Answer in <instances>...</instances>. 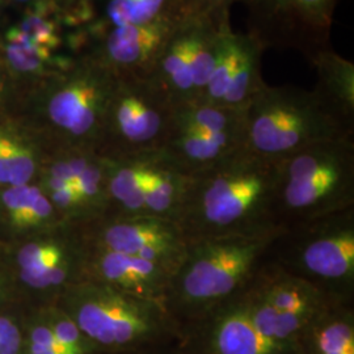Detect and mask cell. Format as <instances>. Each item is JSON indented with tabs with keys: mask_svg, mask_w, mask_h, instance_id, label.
Listing matches in <instances>:
<instances>
[{
	"mask_svg": "<svg viewBox=\"0 0 354 354\" xmlns=\"http://www.w3.org/2000/svg\"><path fill=\"white\" fill-rule=\"evenodd\" d=\"M82 201L74 185H68L64 189L57 190L53 193V203L58 205L59 207H70Z\"/></svg>",
	"mask_w": 354,
	"mask_h": 354,
	"instance_id": "31",
	"label": "cell"
},
{
	"mask_svg": "<svg viewBox=\"0 0 354 354\" xmlns=\"http://www.w3.org/2000/svg\"><path fill=\"white\" fill-rule=\"evenodd\" d=\"M339 0H241L247 33L264 49H292L310 61L330 46V28Z\"/></svg>",
	"mask_w": 354,
	"mask_h": 354,
	"instance_id": "6",
	"label": "cell"
},
{
	"mask_svg": "<svg viewBox=\"0 0 354 354\" xmlns=\"http://www.w3.org/2000/svg\"><path fill=\"white\" fill-rule=\"evenodd\" d=\"M317 70V96L352 127L354 109V64L328 46L308 61Z\"/></svg>",
	"mask_w": 354,
	"mask_h": 354,
	"instance_id": "15",
	"label": "cell"
},
{
	"mask_svg": "<svg viewBox=\"0 0 354 354\" xmlns=\"http://www.w3.org/2000/svg\"><path fill=\"white\" fill-rule=\"evenodd\" d=\"M51 214V203L45 196H42V193L38 196L36 203L33 205L30 213L26 218L24 227L29 226H36L39 225L44 219H46Z\"/></svg>",
	"mask_w": 354,
	"mask_h": 354,
	"instance_id": "29",
	"label": "cell"
},
{
	"mask_svg": "<svg viewBox=\"0 0 354 354\" xmlns=\"http://www.w3.org/2000/svg\"><path fill=\"white\" fill-rule=\"evenodd\" d=\"M74 322L89 340L117 349L150 348L175 328L163 304L117 294H100L82 302Z\"/></svg>",
	"mask_w": 354,
	"mask_h": 354,
	"instance_id": "7",
	"label": "cell"
},
{
	"mask_svg": "<svg viewBox=\"0 0 354 354\" xmlns=\"http://www.w3.org/2000/svg\"><path fill=\"white\" fill-rule=\"evenodd\" d=\"M20 134L11 127L0 125V184H7V156L13 140Z\"/></svg>",
	"mask_w": 354,
	"mask_h": 354,
	"instance_id": "27",
	"label": "cell"
},
{
	"mask_svg": "<svg viewBox=\"0 0 354 354\" xmlns=\"http://www.w3.org/2000/svg\"><path fill=\"white\" fill-rule=\"evenodd\" d=\"M13 327H16V326L13 324L10 319H7V317H0V339H1L3 336H6Z\"/></svg>",
	"mask_w": 354,
	"mask_h": 354,
	"instance_id": "35",
	"label": "cell"
},
{
	"mask_svg": "<svg viewBox=\"0 0 354 354\" xmlns=\"http://www.w3.org/2000/svg\"><path fill=\"white\" fill-rule=\"evenodd\" d=\"M181 21L106 26L87 51L115 75L149 76L167 39Z\"/></svg>",
	"mask_w": 354,
	"mask_h": 354,
	"instance_id": "11",
	"label": "cell"
},
{
	"mask_svg": "<svg viewBox=\"0 0 354 354\" xmlns=\"http://www.w3.org/2000/svg\"><path fill=\"white\" fill-rule=\"evenodd\" d=\"M26 138L20 134L13 140L7 156V184L12 187L28 185L37 169L36 149Z\"/></svg>",
	"mask_w": 354,
	"mask_h": 354,
	"instance_id": "22",
	"label": "cell"
},
{
	"mask_svg": "<svg viewBox=\"0 0 354 354\" xmlns=\"http://www.w3.org/2000/svg\"><path fill=\"white\" fill-rule=\"evenodd\" d=\"M345 124L314 91L266 84L244 111V149L277 163L329 140L349 138Z\"/></svg>",
	"mask_w": 354,
	"mask_h": 354,
	"instance_id": "1",
	"label": "cell"
},
{
	"mask_svg": "<svg viewBox=\"0 0 354 354\" xmlns=\"http://www.w3.org/2000/svg\"><path fill=\"white\" fill-rule=\"evenodd\" d=\"M259 292L279 313H290L301 317H311L323 306L319 292L306 281L299 279H282L263 286Z\"/></svg>",
	"mask_w": 354,
	"mask_h": 354,
	"instance_id": "20",
	"label": "cell"
},
{
	"mask_svg": "<svg viewBox=\"0 0 354 354\" xmlns=\"http://www.w3.org/2000/svg\"><path fill=\"white\" fill-rule=\"evenodd\" d=\"M1 8H3V7H1V4H0V11H1ZM1 33H3V30L0 29V39H1Z\"/></svg>",
	"mask_w": 354,
	"mask_h": 354,
	"instance_id": "37",
	"label": "cell"
},
{
	"mask_svg": "<svg viewBox=\"0 0 354 354\" xmlns=\"http://www.w3.org/2000/svg\"><path fill=\"white\" fill-rule=\"evenodd\" d=\"M302 264L313 276L342 281L353 276V230L340 228L311 239L302 251Z\"/></svg>",
	"mask_w": 354,
	"mask_h": 354,
	"instance_id": "16",
	"label": "cell"
},
{
	"mask_svg": "<svg viewBox=\"0 0 354 354\" xmlns=\"http://www.w3.org/2000/svg\"><path fill=\"white\" fill-rule=\"evenodd\" d=\"M17 93V86L8 74L7 68L0 61V112L6 106L7 102Z\"/></svg>",
	"mask_w": 354,
	"mask_h": 354,
	"instance_id": "30",
	"label": "cell"
},
{
	"mask_svg": "<svg viewBox=\"0 0 354 354\" xmlns=\"http://www.w3.org/2000/svg\"><path fill=\"white\" fill-rule=\"evenodd\" d=\"M66 274H67L66 269L59 264V266H54L53 269L39 274V276L23 279V281L32 288L41 289V288H48V286H54V285L62 283L64 279H66Z\"/></svg>",
	"mask_w": 354,
	"mask_h": 354,
	"instance_id": "28",
	"label": "cell"
},
{
	"mask_svg": "<svg viewBox=\"0 0 354 354\" xmlns=\"http://www.w3.org/2000/svg\"><path fill=\"white\" fill-rule=\"evenodd\" d=\"M102 137L111 134L127 155L160 151L174 105L150 76L115 75Z\"/></svg>",
	"mask_w": 354,
	"mask_h": 354,
	"instance_id": "5",
	"label": "cell"
},
{
	"mask_svg": "<svg viewBox=\"0 0 354 354\" xmlns=\"http://www.w3.org/2000/svg\"><path fill=\"white\" fill-rule=\"evenodd\" d=\"M57 0H50L23 10V16L13 24L29 41L51 51L61 45V20Z\"/></svg>",
	"mask_w": 354,
	"mask_h": 354,
	"instance_id": "21",
	"label": "cell"
},
{
	"mask_svg": "<svg viewBox=\"0 0 354 354\" xmlns=\"http://www.w3.org/2000/svg\"><path fill=\"white\" fill-rule=\"evenodd\" d=\"M299 344L302 354H354L352 314L323 306L306 324Z\"/></svg>",
	"mask_w": 354,
	"mask_h": 354,
	"instance_id": "18",
	"label": "cell"
},
{
	"mask_svg": "<svg viewBox=\"0 0 354 354\" xmlns=\"http://www.w3.org/2000/svg\"><path fill=\"white\" fill-rule=\"evenodd\" d=\"M108 251L138 256L168 268L177 253H181V235L176 226L160 218H146L118 223L106 230Z\"/></svg>",
	"mask_w": 354,
	"mask_h": 354,
	"instance_id": "12",
	"label": "cell"
},
{
	"mask_svg": "<svg viewBox=\"0 0 354 354\" xmlns=\"http://www.w3.org/2000/svg\"><path fill=\"white\" fill-rule=\"evenodd\" d=\"M115 77L112 70L86 51L61 70L17 92L32 93L51 130L73 146L86 149L102 138Z\"/></svg>",
	"mask_w": 354,
	"mask_h": 354,
	"instance_id": "2",
	"label": "cell"
},
{
	"mask_svg": "<svg viewBox=\"0 0 354 354\" xmlns=\"http://www.w3.org/2000/svg\"><path fill=\"white\" fill-rule=\"evenodd\" d=\"M198 174L203 180L200 216L207 226L215 228L234 227L245 222L266 201L269 189L279 183L276 163L245 149Z\"/></svg>",
	"mask_w": 354,
	"mask_h": 354,
	"instance_id": "4",
	"label": "cell"
},
{
	"mask_svg": "<svg viewBox=\"0 0 354 354\" xmlns=\"http://www.w3.org/2000/svg\"><path fill=\"white\" fill-rule=\"evenodd\" d=\"M102 276L127 291L129 295L160 304V291L165 282L167 269L158 263L138 256H127L108 251L100 263Z\"/></svg>",
	"mask_w": 354,
	"mask_h": 354,
	"instance_id": "17",
	"label": "cell"
},
{
	"mask_svg": "<svg viewBox=\"0 0 354 354\" xmlns=\"http://www.w3.org/2000/svg\"><path fill=\"white\" fill-rule=\"evenodd\" d=\"M221 26L205 16H189L167 39L149 76L174 106L203 97L213 71Z\"/></svg>",
	"mask_w": 354,
	"mask_h": 354,
	"instance_id": "8",
	"label": "cell"
},
{
	"mask_svg": "<svg viewBox=\"0 0 354 354\" xmlns=\"http://www.w3.org/2000/svg\"><path fill=\"white\" fill-rule=\"evenodd\" d=\"M193 16H205L216 24L230 23L231 7L241 0H185Z\"/></svg>",
	"mask_w": 354,
	"mask_h": 354,
	"instance_id": "24",
	"label": "cell"
},
{
	"mask_svg": "<svg viewBox=\"0 0 354 354\" xmlns=\"http://www.w3.org/2000/svg\"><path fill=\"white\" fill-rule=\"evenodd\" d=\"M264 53V46L250 33L232 30L230 23L222 24L213 71L198 102L244 112L266 86L261 75Z\"/></svg>",
	"mask_w": 354,
	"mask_h": 354,
	"instance_id": "9",
	"label": "cell"
},
{
	"mask_svg": "<svg viewBox=\"0 0 354 354\" xmlns=\"http://www.w3.org/2000/svg\"><path fill=\"white\" fill-rule=\"evenodd\" d=\"M46 1H50V0H0V4H1L3 8L16 7V8L26 10L29 7L38 6V4H42V3H46Z\"/></svg>",
	"mask_w": 354,
	"mask_h": 354,
	"instance_id": "33",
	"label": "cell"
},
{
	"mask_svg": "<svg viewBox=\"0 0 354 354\" xmlns=\"http://www.w3.org/2000/svg\"><path fill=\"white\" fill-rule=\"evenodd\" d=\"M53 332L59 342L61 345H64L67 351H70L74 354L86 353L84 348V342H83V333L80 329L77 328L75 322L71 319H62L57 322L53 327Z\"/></svg>",
	"mask_w": 354,
	"mask_h": 354,
	"instance_id": "25",
	"label": "cell"
},
{
	"mask_svg": "<svg viewBox=\"0 0 354 354\" xmlns=\"http://www.w3.org/2000/svg\"><path fill=\"white\" fill-rule=\"evenodd\" d=\"M0 61L16 83L17 89L36 83L68 64V61H61L55 55V51L29 41L13 26L1 33Z\"/></svg>",
	"mask_w": 354,
	"mask_h": 354,
	"instance_id": "14",
	"label": "cell"
},
{
	"mask_svg": "<svg viewBox=\"0 0 354 354\" xmlns=\"http://www.w3.org/2000/svg\"><path fill=\"white\" fill-rule=\"evenodd\" d=\"M48 185L53 192H57V190L64 189L66 187L71 185V183L68 181H64L61 178H54V177H49V181H48Z\"/></svg>",
	"mask_w": 354,
	"mask_h": 354,
	"instance_id": "34",
	"label": "cell"
},
{
	"mask_svg": "<svg viewBox=\"0 0 354 354\" xmlns=\"http://www.w3.org/2000/svg\"><path fill=\"white\" fill-rule=\"evenodd\" d=\"M102 11L108 26H146L193 16L185 0H102Z\"/></svg>",
	"mask_w": 354,
	"mask_h": 354,
	"instance_id": "19",
	"label": "cell"
},
{
	"mask_svg": "<svg viewBox=\"0 0 354 354\" xmlns=\"http://www.w3.org/2000/svg\"><path fill=\"white\" fill-rule=\"evenodd\" d=\"M30 354H68L64 351L57 349H38V348H30Z\"/></svg>",
	"mask_w": 354,
	"mask_h": 354,
	"instance_id": "36",
	"label": "cell"
},
{
	"mask_svg": "<svg viewBox=\"0 0 354 354\" xmlns=\"http://www.w3.org/2000/svg\"><path fill=\"white\" fill-rule=\"evenodd\" d=\"M353 167V145L342 142L327 165L310 176L283 181V201L294 210H313L327 206L349 185Z\"/></svg>",
	"mask_w": 354,
	"mask_h": 354,
	"instance_id": "13",
	"label": "cell"
},
{
	"mask_svg": "<svg viewBox=\"0 0 354 354\" xmlns=\"http://www.w3.org/2000/svg\"><path fill=\"white\" fill-rule=\"evenodd\" d=\"M20 348L19 329L13 327L6 336L0 339V354H17Z\"/></svg>",
	"mask_w": 354,
	"mask_h": 354,
	"instance_id": "32",
	"label": "cell"
},
{
	"mask_svg": "<svg viewBox=\"0 0 354 354\" xmlns=\"http://www.w3.org/2000/svg\"><path fill=\"white\" fill-rule=\"evenodd\" d=\"M269 239L259 234L215 236L194 248L178 270L180 298L205 313L226 301L251 273Z\"/></svg>",
	"mask_w": 354,
	"mask_h": 354,
	"instance_id": "3",
	"label": "cell"
},
{
	"mask_svg": "<svg viewBox=\"0 0 354 354\" xmlns=\"http://www.w3.org/2000/svg\"><path fill=\"white\" fill-rule=\"evenodd\" d=\"M102 180V167L92 160L86 171L73 183L82 201H87L99 193Z\"/></svg>",
	"mask_w": 354,
	"mask_h": 354,
	"instance_id": "26",
	"label": "cell"
},
{
	"mask_svg": "<svg viewBox=\"0 0 354 354\" xmlns=\"http://www.w3.org/2000/svg\"><path fill=\"white\" fill-rule=\"evenodd\" d=\"M197 330V354H302L273 342L254 327L245 297H230L205 311Z\"/></svg>",
	"mask_w": 354,
	"mask_h": 354,
	"instance_id": "10",
	"label": "cell"
},
{
	"mask_svg": "<svg viewBox=\"0 0 354 354\" xmlns=\"http://www.w3.org/2000/svg\"><path fill=\"white\" fill-rule=\"evenodd\" d=\"M39 194L41 192L37 187L29 185H11L10 189L6 190V193L3 194V203L10 212L16 226L24 227L26 218Z\"/></svg>",
	"mask_w": 354,
	"mask_h": 354,
	"instance_id": "23",
	"label": "cell"
}]
</instances>
